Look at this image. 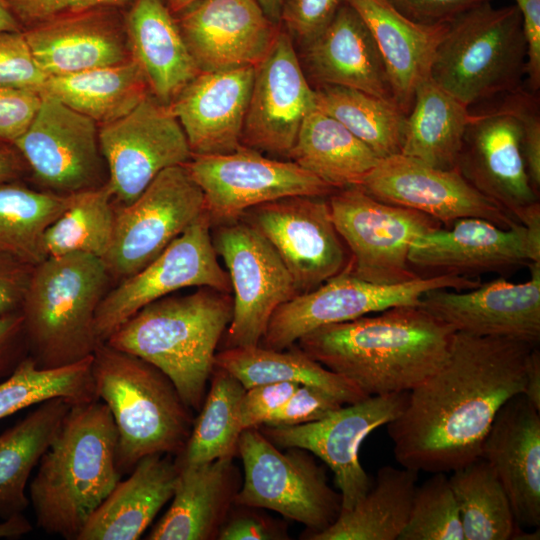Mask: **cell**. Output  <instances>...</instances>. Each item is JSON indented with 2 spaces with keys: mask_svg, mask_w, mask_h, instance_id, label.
<instances>
[{
  "mask_svg": "<svg viewBox=\"0 0 540 540\" xmlns=\"http://www.w3.org/2000/svg\"><path fill=\"white\" fill-rule=\"evenodd\" d=\"M537 345L455 332L445 363L408 392L403 412L386 425L396 461L448 473L480 458L497 412L523 392L526 361Z\"/></svg>",
  "mask_w": 540,
  "mask_h": 540,
  "instance_id": "cell-1",
  "label": "cell"
},
{
  "mask_svg": "<svg viewBox=\"0 0 540 540\" xmlns=\"http://www.w3.org/2000/svg\"><path fill=\"white\" fill-rule=\"evenodd\" d=\"M455 331L419 305L316 328L296 343L367 396L409 392L447 360Z\"/></svg>",
  "mask_w": 540,
  "mask_h": 540,
  "instance_id": "cell-2",
  "label": "cell"
},
{
  "mask_svg": "<svg viewBox=\"0 0 540 540\" xmlns=\"http://www.w3.org/2000/svg\"><path fill=\"white\" fill-rule=\"evenodd\" d=\"M117 431L107 405L97 399L72 404L29 485L37 525L76 540L120 481Z\"/></svg>",
  "mask_w": 540,
  "mask_h": 540,
  "instance_id": "cell-3",
  "label": "cell"
},
{
  "mask_svg": "<svg viewBox=\"0 0 540 540\" xmlns=\"http://www.w3.org/2000/svg\"><path fill=\"white\" fill-rule=\"evenodd\" d=\"M233 315L231 293L198 287L153 301L105 341L160 369L185 404L198 412L214 368L216 348Z\"/></svg>",
  "mask_w": 540,
  "mask_h": 540,
  "instance_id": "cell-4",
  "label": "cell"
},
{
  "mask_svg": "<svg viewBox=\"0 0 540 540\" xmlns=\"http://www.w3.org/2000/svg\"><path fill=\"white\" fill-rule=\"evenodd\" d=\"M91 371L95 391L117 431V467L131 472L152 454L178 455L185 447L195 417L173 382L151 363L100 343Z\"/></svg>",
  "mask_w": 540,
  "mask_h": 540,
  "instance_id": "cell-5",
  "label": "cell"
},
{
  "mask_svg": "<svg viewBox=\"0 0 540 540\" xmlns=\"http://www.w3.org/2000/svg\"><path fill=\"white\" fill-rule=\"evenodd\" d=\"M111 281L103 259L85 253L47 256L33 266L20 313L28 354L39 367L93 355L101 343L96 312Z\"/></svg>",
  "mask_w": 540,
  "mask_h": 540,
  "instance_id": "cell-6",
  "label": "cell"
},
{
  "mask_svg": "<svg viewBox=\"0 0 540 540\" xmlns=\"http://www.w3.org/2000/svg\"><path fill=\"white\" fill-rule=\"evenodd\" d=\"M527 49L519 8L485 2L447 23L430 78L469 107L519 89Z\"/></svg>",
  "mask_w": 540,
  "mask_h": 540,
  "instance_id": "cell-7",
  "label": "cell"
},
{
  "mask_svg": "<svg viewBox=\"0 0 540 540\" xmlns=\"http://www.w3.org/2000/svg\"><path fill=\"white\" fill-rule=\"evenodd\" d=\"M282 451L259 428L241 432L238 456L244 476L235 504L268 509L306 526L304 539L331 526L342 510L339 491L324 468L302 448Z\"/></svg>",
  "mask_w": 540,
  "mask_h": 540,
  "instance_id": "cell-8",
  "label": "cell"
},
{
  "mask_svg": "<svg viewBox=\"0 0 540 540\" xmlns=\"http://www.w3.org/2000/svg\"><path fill=\"white\" fill-rule=\"evenodd\" d=\"M328 202L334 225L350 253L352 275L379 285L421 276L409 264V251L418 237L441 228L439 221L377 200L359 186L335 190Z\"/></svg>",
  "mask_w": 540,
  "mask_h": 540,
  "instance_id": "cell-9",
  "label": "cell"
},
{
  "mask_svg": "<svg viewBox=\"0 0 540 540\" xmlns=\"http://www.w3.org/2000/svg\"><path fill=\"white\" fill-rule=\"evenodd\" d=\"M479 278L456 275L420 276L393 285H379L352 275L348 267L318 288L298 294L280 305L271 316L259 345L284 350L321 326L342 323L401 305H418L429 290H468Z\"/></svg>",
  "mask_w": 540,
  "mask_h": 540,
  "instance_id": "cell-10",
  "label": "cell"
},
{
  "mask_svg": "<svg viewBox=\"0 0 540 540\" xmlns=\"http://www.w3.org/2000/svg\"><path fill=\"white\" fill-rule=\"evenodd\" d=\"M204 212L203 192L186 165L160 172L134 201L116 206L113 240L103 258L112 280L143 269Z\"/></svg>",
  "mask_w": 540,
  "mask_h": 540,
  "instance_id": "cell-11",
  "label": "cell"
},
{
  "mask_svg": "<svg viewBox=\"0 0 540 540\" xmlns=\"http://www.w3.org/2000/svg\"><path fill=\"white\" fill-rule=\"evenodd\" d=\"M211 236L233 293L224 346H257L275 310L298 295L292 277L270 243L243 219L212 226Z\"/></svg>",
  "mask_w": 540,
  "mask_h": 540,
  "instance_id": "cell-12",
  "label": "cell"
},
{
  "mask_svg": "<svg viewBox=\"0 0 540 540\" xmlns=\"http://www.w3.org/2000/svg\"><path fill=\"white\" fill-rule=\"evenodd\" d=\"M98 131L99 125L91 118L41 94L32 121L13 146L39 189L73 195L108 181Z\"/></svg>",
  "mask_w": 540,
  "mask_h": 540,
  "instance_id": "cell-13",
  "label": "cell"
},
{
  "mask_svg": "<svg viewBox=\"0 0 540 540\" xmlns=\"http://www.w3.org/2000/svg\"><path fill=\"white\" fill-rule=\"evenodd\" d=\"M211 227L204 212L151 263L108 290L95 317L101 343L141 308L183 288L232 292L229 275L213 246Z\"/></svg>",
  "mask_w": 540,
  "mask_h": 540,
  "instance_id": "cell-14",
  "label": "cell"
},
{
  "mask_svg": "<svg viewBox=\"0 0 540 540\" xmlns=\"http://www.w3.org/2000/svg\"><path fill=\"white\" fill-rule=\"evenodd\" d=\"M240 218L274 248L298 294L318 288L349 265L350 253L334 225L328 197L287 196L251 207Z\"/></svg>",
  "mask_w": 540,
  "mask_h": 540,
  "instance_id": "cell-15",
  "label": "cell"
},
{
  "mask_svg": "<svg viewBox=\"0 0 540 540\" xmlns=\"http://www.w3.org/2000/svg\"><path fill=\"white\" fill-rule=\"evenodd\" d=\"M412 269L429 274L477 278L506 273L540 261V207L522 223L504 229L475 217L455 220L418 237L411 245Z\"/></svg>",
  "mask_w": 540,
  "mask_h": 540,
  "instance_id": "cell-16",
  "label": "cell"
},
{
  "mask_svg": "<svg viewBox=\"0 0 540 540\" xmlns=\"http://www.w3.org/2000/svg\"><path fill=\"white\" fill-rule=\"evenodd\" d=\"M407 399L408 392L368 396L314 422L290 427L262 425L259 430L281 449L302 448L320 458L334 474L341 511H347L372 485L359 460L362 443L374 430L395 420Z\"/></svg>",
  "mask_w": 540,
  "mask_h": 540,
  "instance_id": "cell-17",
  "label": "cell"
},
{
  "mask_svg": "<svg viewBox=\"0 0 540 540\" xmlns=\"http://www.w3.org/2000/svg\"><path fill=\"white\" fill-rule=\"evenodd\" d=\"M98 136L116 206L130 204L160 172L192 158L176 116L151 93L125 116L100 125Z\"/></svg>",
  "mask_w": 540,
  "mask_h": 540,
  "instance_id": "cell-18",
  "label": "cell"
},
{
  "mask_svg": "<svg viewBox=\"0 0 540 540\" xmlns=\"http://www.w3.org/2000/svg\"><path fill=\"white\" fill-rule=\"evenodd\" d=\"M185 165L203 192L211 226L239 219L262 203L293 195L328 197L336 190L293 161L245 146L228 154L192 156Z\"/></svg>",
  "mask_w": 540,
  "mask_h": 540,
  "instance_id": "cell-19",
  "label": "cell"
},
{
  "mask_svg": "<svg viewBox=\"0 0 540 540\" xmlns=\"http://www.w3.org/2000/svg\"><path fill=\"white\" fill-rule=\"evenodd\" d=\"M359 187L377 200L424 213L444 227L466 217L482 218L504 229L520 223L474 188L457 168L439 169L403 154L380 159Z\"/></svg>",
  "mask_w": 540,
  "mask_h": 540,
  "instance_id": "cell-20",
  "label": "cell"
},
{
  "mask_svg": "<svg viewBox=\"0 0 540 540\" xmlns=\"http://www.w3.org/2000/svg\"><path fill=\"white\" fill-rule=\"evenodd\" d=\"M315 107V90L292 37L279 30L266 56L254 67L242 146L288 157L304 119Z\"/></svg>",
  "mask_w": 540,
  "mask_h": 540,
  "instance_id": "cell-21",
  "label": "cell"
},
{
  "mask_svg": "<svg viewBox=\"0 0 540 540\" xmlns=\"http://www.w3.org/2000/svg\"><path fill=\"white\" fill-rule=\"evenodd\" d=\"M530 278H499L468 290L438 288L424 293L418 305L455 332L540 340V261L529 266Z\"/></svg>",
  "mask_w": 540,
  "mask_h": 540,
  "instance_id": "cell-22",
  "label": "cell"
},
{
  "mask_svg": "<svg viewBox=\"0 0 540 540\" xmlns=\"http://www.w3.org/2000/svg\"><path fill=\"white\" fill-rule=\"evenodd\" d=\"M456 168L479 192L520 223L537 206L524 161L521 125L508 106L472 115Z\"/></svg>",
  "mask_w": 540,
  "mask_h": 540,
  "instance_id": "cell-23",
  "label": "cell"
},
{
  "mask_svg": "<svg viewBox=\"0 0 540 540\" xmlns=\"http://www.w3.org/2000/svg\"><path fill=\"white\" fill-rule=\"evenodd\" d=\"M175 19L200 71L255 67L280 30L256 0H201Z\"/></svg>",
  "mask_w": 540,
  "mask_h": 540,
  "instance_id": "cell-24",
  "label": "cell"
},
{
  "mask_svg": "<svg viewBox=\"0 0 540 540\" xmlns=\"http://www.w3.org/2000/svg\"><path fill=\"white\" fill-rule=\"evenodd\" d=\"M124 9L103 7L78 12L22 31L35 62L47 77L117 65L132 59Z\"/></svg>",
  "mask_w": 540,
  "mask_h": 540,
  "instance_id": "cell-25",
  "label": "cell"
},
{
  "mask_svg": "<svg viewBox=\"0 0 540 540\" xmlns=\"http://www.w3.org/2000/svg\"><path fill=\"white\" fill-rule=\"evenodd\" d=\"M254 67L200 71L169 105L192 156L228 154L239 149Z\"/></svg>",
  "mask_w": 540,
  "mask_h": 540,
  "instance_id": "cell-26",
  "label": "cell"
},
{
  "mask_svg": "<svg viewBox=\"0 0 540 540\" xmlns=\"http://www.w3.org/2000/svg\"><path fill=\"white\" fill-rule=\"evenodd\" d=\"M480 457L502 484L517 525L539 528L540 411L522 393L497 412Z\"/></svg>",
  "mask_w": 540,
  "mask_h": 540,
  "instance_id": "cell-27",
  "label": "cell"
},
{
  "mask_svg": "<svg viewBox=\"0 0 540 540\" xmlns=\"http://www.w3.org/2000/svg\"><path fill=\"white\" fill-rule=\"evenodd\" d=\"M303 52L307 72L319 86L354 88L394 101L374 38L362 17L344 0L330 23L304 43Z\"/></svg>",
  "mask_w": 540,
  "mask_h": 540,
  "instance_id": "cell-28",
  "label": "cell"
},
{
  "mask_svg": "<svg viewBox=\"0 0 540 540\" xmlns=\"http://www.w3.org/2000/svg\"><path fill=\"white\" fill-rule=\"evenodd\" d=\"M241 484L234 458L179 467L172 503L147 539L217 540Z\"/></svg>",
  "mask_w": 540,
  "mask_h": 540,
  "instance_id": "cell-29",
  "label": "cell"
},
{
  "mask_svg": "<svg viewBox=\"0 0 540 540\" xmlns=\"http://www.w3.org/2000/svg\"><path fill=\"white\" fill-rule=\"evenodd\" d=\"M362 17L383 60L394 101L410 111L417 87L430 78L437 48L447 24L415 23L386 0H344Z\"/></svg>",
  "mask_w": 540,
  "mask_h": 540,
  "instance_id": "cell-30",
  "label": "cell"
},
{
  "mask_svg": "<svg viewBox=\"0 0 540 540\" xmlns=\"http://www.w3.org/2000/svg\"><path fill=\"white\" fill-rule=\"evenodd\" d=\"M125 29L132 59L138 64L150 93L170 105L200 72L162 0H133L125 9Z\"/></svg>",
  "mask_w": 540,
  "mask_h": 540,
  "instance_id": "cell-31",
  "label": "cell"
},
{
  "mask_svg": "<svg viewBox=\"0 0 540 540\" xmlns=\"http://www.w3.org/2000/svg\"><path fill=\"white\" fill-rule=\"evenodd\" d=\"M178 476L174 456L142 458L94 511L76 540H135L172 498Z\"/></svg>",
  "mask_w": 540,
  "mask_h": 540,
  "instance_id": "cell-32",
  "label": "cell"
},
{
  "mask_svg": "<svg viewBox=\"0 0 540 540\" xmlns=\"http://www.w3.org/2000/svg\"><path fill=\"white\" fill-rule=\"evenodd\" d=\"M288 158L334 189L360 186L380 158L336 119L315 107Z\"/></svg>",
  "mask_w": 540,
  "mask_h": 540,
  "instance_id": "cell-33",
  "label": "cell"
},
{
  "mask_svg": "<svg viewBox=\"0 0 540 540\" xmlns=\"http://www.w3.org/2000/svg\"><path fill=\"white\" fill-rule=\"evenodd\" d=\"M214 366L232 374L245 389L266 383L292 382L318 387L343 404L368 397L353 382L311 358L297 343L284 350L260 345L225 348L216 353Z\"/></svg>",
  "mask_w": 540,
  "mask_h": 540,
  "instance_id": "cell-34",
  "label": "cell"
},
{
  "mask_svg": "<svg viewBox=\"0 0 540 540\" xmlns=\"http://www.w3.org/2000/svg\"><path fill=\"white\" fill-rule=\"evenodd\" d=\"M418 475L413 469L382 466L365 496L308 540H398L409 519Z\"/></svg>",
  "mask_w": 540,
  "mask_h": 540,
  "instance_id": "cell-35",
  "label": "cell"
},
{
  "mask_svg": "<svg viewBox=\"0 0 540 540\" xmlns=\"http://www.w3.org/2000/svg\"><path fill=\"white\" fill-rule=\"evenodd\" d=\"M71 403L46 400L0 434V516L23 513L29 504L26 487L33 469L46 452Z\"/></svg>",
  "mask_w": 540,
  "mask_h": 540,
  "instance_id": "cell-36",
  "label": "cell"
},
{
  "mask_svg": "<svg viewBox=\"0 0 540 540\" xmlns=\"http://www.w3.org/2000/svg\"><path fill=\"white\" fill-rule=\"evenodd\" d=\"M471 118L467 106L431 78L424 80L407 114L400 154L439 169L456 168Z\"/></svg>",
  "mask_w": 540,
  "mask_h": 540,
  "instance_id": "cell-37",
  "label": "cell"
},
{
  "mask_svg": "<svg viewBox=\"0 0 540 540\" xmlns=\"http://www.w3.org/2000/svg\"><path fill=\"white\" fill-rule=\"evenodd\" d=\"M150 93L133 60L78 73L48 77L40 94H48L99 126L131 112Z\"/></svg>",
  "mask_w": 540,
  "mask_h": 540,
  "instance_id": "cell-38",
  "label": "cell"
},
{
  "mask_svg": "<svg viewBox=\"0 0 540 540\" xmlns=\"http://www.w3.org/2000/svg\"><path fill=\"white\" fill-rule=\"evenodd\" d=\"M209 383L189 439L183 450L174 456L178 468L238 456L243 431L240 404L246 389L232 374L216 366Z\"/></svg>",
  "mask_w": 540,
  "mask_h": 540,
  "instance_id": "cell-39",
  "label": "cell"
},
{
  "mask_svg": "<svg viewBox=\"0 0 540 540\" xmlns=\"http://www.w3.org/2000/svg\"><path fill=\"white\" fill-rule=\"evenodd\" d=\"M74 195L32 188L22 180H0V251L32 266L44 260V233Z\"/></svg>",
  "mask_w": 540,
  "mask_h": 540,
  "instance_id": "cell-40",
  "label": "cell"
},
{
  "mask_svg": "<svg viewBox=\"0 0 540 540\" xmlns=\"http://www.w3.org/2000/svg\"><path fill=\"white\" fill-rule=\"evenodd\" d=\"M316 107L336 119L380 159L401 153L407 114L393 100L336 85L315 89Z\"/></svg>",
  "mask_w": 540,
  "mask_h": 540,
  "instance_id": "cell-41",
  "label": "cell"
},
{
  "mask_svg": "<svg viewBox=\"0 0 540 540\" xmlns=\"http://www.w3.org/2000/svg\"><path fill=\"white\" fill-rule=\"evenodd\" d=\"M453 491L464 540H510L520 528L509 498L490 464L483 458L452 471Z\"/></svg>",
  "mask_w": 540,
  "mask_h": 540,
  "instance_id": "cell-42",
  "label": "cell"
},
{
  "mask_svg": "<svg viewBox=\"0 0 540 540\" xmlns=\"http://www.w3.org/2000/svg\"><path fill=\"white\" fill-rule=\"evenodd\" d=\"M92 356L57 368H42L31 356L0 383V420L52 398L71 404L97 400Z\"/></svg>",
  "mask_w": 540,
  "mask_h": 540,
  "instance_id": "cell-43",
  "label": "cell"
},
{
  "mask_svg": "<svg viewBox=\"0 0 540 540\" xmlns=\"http://www.w3.org/2000/svg\"><path fill=\"white\" fill-rule=\"evenodd\" d=\"M115 214L107 183L75 194L70 206L44 233L46 257L85 253L103 259L113 240Z\"/></svg>",
  "mask_w": 540,
  "mask_h": 540,
  "instance_id": "cell-44",
  "label": "cell"
},
{
  "mask_svg": "<svg viewBox=\"0 0 540 540\" xmlns=\"http://www.w3.org/2000/svg\"><path fill=\"white\" fill-rule=\"evenodd\" d=\"M416 487L408 522L398 540H464L458 506L447 473Z\"/></svg>",
  "mask_w": 540,
  "mask_h": 540,
  "instance_id": "cell-45",
  "label": "cell"
},
{
  "mask_svg": "<svg viewBox=\"0 0 540 540\" xmlns=\"http://www.w3.org/2000/svg\"><path fill=\"white\" fill-rule=\"evenodd\" d=\"M47 78L35 62L22 30L0 32V88L41 93Z\"/></svg>",
  "mask_w": 540,
  "mask_h": 540,
  "instance_id": "cell-46",
  "label": "cell"
},
{
  "mask_svg": "<svg viewBox=\"0 0 540 540\" xmlns=\"http://www.w3.org/2000/svg\"><path fill=\"white\" fill-rule=\"evenodd\" d=\"M343 404L328 392L300 385L287 401L263 423L268 427H290L320 420ZM262 426V425H261Z\"/></svg>",
  "mask_w": 540,
  "mask_h": 540,
  "instance_id": "cell-47",
  "label": "cell"
},
{
  "mask_svg": "<svg viewBox=\"0 0 540 540\" xmlns=\"http://www.w3.org/2000/svg\"><path fill=\"white\" fill-rule=\"evenodd\" d=\"M22 30L44 21L103 7L126 8L133 0H2Z\"/></svg>",
  "mask_w": 540,
  "mask_h": 540,
  "instance_id": "cell-48",
  "label": "cell"
},
{
  "mask_svg": "<svg viewBox=\"0 0 540 540\" xmlns=\"http://www.w3.org/2000/svg\"><path fill=\"white\" fill-rule=\"evenodd\" d=\"M518 119L522 130V149L526 171L534 190L540 189V116L536 99L517 89L504 102Z\"/></svg>",
  "mask_w": 540,
  "mask_h": 540,
  "instance_id": "cell-49",
  "label": "cell"
},
{
  "mask_svg": "<svg viewBox=\"0 0 540 540\" xmlns=\"http://www.w3.org/2000/svg\"><path fill=\"white\" fill-rule=\"evenodd\" d=\"M343 0H283L280 25L290 36L306 43L332 20Z\"/></svg>",
  "mask_w": 540,
  "mask_h": 540,
  "instance_id": "cell-50",
  "label": "cell"
},
{
  "mask_svg": "<svg viewBox=\"0 0 540 540\" xmlns=\"http://www.w3.org/2000/svg\"><path fill=\"white\" fill-rule=\"evenodd\" d=\"M258 508L234 504L223 523L217 540L289 539L287 526Z\"/></svg>",
  "mask_w": 540,
  "mask_h": 540,
  "instance_id": "cell-51",
  "label": "cell"
},
{
  "mask_svg": "<svg viewBox=\"0 0 540 540\" xmlns=\"http://www.w3.org/2000/svg\"><path fill=\"white\" fill-rule=\"evenodd\" d=\"M41 94L20 89L0 88V147L13 146L32 121Z\"/></svg>",
  "mask_w": 540,
  "mask_h": 540,
  "instance_id": "cell-52",
  "label": "cell"
},
{
  "mask_svg": "<svg viewBox=\"0 0 540 540\" xmlns=\"http://www.w3.org/2000/svg\"><path fill=\"white\" fill-rule=\"evenodd\" d=\"M300 386L292 382L260 384L245 390L240 404L243 430L259 428Z\"/></svg>",
  "mask_w": 540,
  "mask_h": 540,
  "instance_id": "cell-53",
  "label": "cell"
},
{
  "mask_svg": "<svg viewBox=\"0 0 540 540\" xmlns=\"http://www.w3.org/2000/svg\"><path fill=\"white\" fill-rule=\"evenodd\" d=\"M407 19L427 26L444 25L467 10L492 0H386Z\"/></svg>",
  "mask_w": 540,
  "mask_h": 540,
  "instance_id": "cell-54",
  "label": "cell"
},
{
  "mask_svg": "<svg viewBox=\"0 0 540 540\" xmlns=\"http://www.w3.org/2000/svg\"><path fill=\"white\" fill-rule=\"evenodd\" d=\"M33 266L0 251V316L20 312Z\"/></svg>",
  "mask_w": 540,
  "mask_h": 540,
  "instance_id": "cell-55",
  "label": "cell"
},
{
  "mask_svg": "<svg viewBox=\"0 0 540 540\" xmlns=\"http://www.w3.org/2000/svg\"><path fill=\"white\" fill-rule=\"evenodd\" d=\"M28 355L21 313L0 316V379L8 377Z\"/></svg>",
  "mask_w": 540,
  "mask_h": 540,
  "instance_id": "cell-56",
  "label": "cell"
},
{
  "mask_svg": "<svg viewBox=\"0 0 540 540\" xmlns=\"http://www.w3.org/2000/svg\"><path fill=\"white\" fill-rule=\"evenodd\" d=\"M519 8L527 41L526 75L530 89L540 87V0H515Z\"/></svg>",
  "mask_w": 540,
  "mask_h": 540,
  "instance_id": "cell-57",
  "label": "cell"
},
{
  "mask_svg": "<svg viewBox=\"0 0 540 540\" xmlns=\"http://www.w3.org/2000/svg\"><path fill=\"white\" fill-rule=\"evenodd\" d=\"M522 394L540 411V351L535 346L525 365V383Z\"/></svg>",
  "mask_w": 540,
  "mask_h": 540,
  "instance_id": "cell-58",
  "label": "cell"
},
{
  "mask_svg": "<svg viewBox=\"0 0 540 540\" xmlns=\"http://www.w3.org/2000/svg\"><path fill=\"white\" fill-rule=\"evenodd\" d=\"M29 175L25 160L14 146L0 147V180H23Z\"/></svg>",
  "mask_w": 540,
  "mask_h": 540,
  "instance_id": "cell-59",
  "label": "cell"
},
{
  "mask_svg": "<svg viewBox=\"0 0 540 540\" xmlns=\"http://www.w3.org/2000/svg\"><path fill=\"white\" fill-rule=\"evenodd\" d=\"M3 519L0 522V539H17L33 529L23 513H16Z\"/></svg>",
  "mask_w": 540,
  "mask_h": 540,
  "instance_id": "cell-60",
  "label": "cell"
},
{
  "mask_svg": "<svg viewBox=\"0 0 540 540\" xmlns=\"http://www.w3.org/2000/svg\"><path fill=\"white\" fill-rule=\"evenodd\" d=\"M267 17L275 24L280 25V15L283 0H256Z\"/></svg>",
  "mask_w": 540,
  "mask_h": 540,
  "instance_id": "cell-61",
  "label": "cell"
},
{
  "mask_svg": "<svg viewBox=\"0 0 540 540\" xmlns=\"http://www.w3.org/2000/svg\"><path fill=\"white\" fill-rule=\"evenodd\" d=\"M22 28L7 9L2 0H0V32L2 31H20Z\"/></svg>",
  "mask_w": 540,
  "mask_h": 540,
  "instance_id": "cell-62",
  "label": "cell"
},
{
  "mask_svg": "<svg viewBox=\"0 0 540 540\" xmlns=\"http://www.w3.org/2000/svg\"><path fill=\"white\" fill-rule=\"evenodd\" d=\"M170 12L176 16L201 0H162Z\"/></svg>",
  "mask_w": 540,
  "mask_h": 540,
  "instance_id": "cell-63",
  "label": "cell"
}]
</instances>
